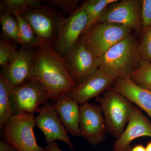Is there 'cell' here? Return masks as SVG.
<instances>
[{
	"label": "cell",
	"mask_w": 151,
	"mask_h": 151,
	"mask_svg": "<svg viewBox=\"0 0 151 151\" xmlns=\"http://www.w3.org/2000/svg\"><path fill=\"white\" fill-rule=\"evenodd\" d=\"M45 1L61 13L69 16L74 13L80 6L78 0H49Z\"/></svg>",
	"instance_id": "cell-24"
},
{
	"label": "cell",
	"mask_w": 151,
	"mask_h": 151,
	"mask_svg": "<svg viewBox=\"0 0 151 151\" xmlns=\"http://www.w3.org/2000/svg\"><path fill=\"white\" fill-rule=\"evenodd\" d=\"M139 47V43L132 34L98 58L99 68L116 79L129 78L143 60Z\"/></svg>",
	"instance_id": "cell-2"
},
{
	"label": "cell",
	"mask_w": 151,
	"mask_h": 151,
	"mask_svg": "<svg viewBox=\"0 0 151 151\" xmlns=\"http://www.w3.org/2000/svg\"><path fill=\"white\" fill-rule=\"evenodd\" d=\"M139 51L143 60L151 63V25L142 30Z\"/></svg>",
	"instance_id": "cell-25"
},
{
	"label": "cell",
	"mask_w": 151,
	"mask_h": 151,
	"mask_svg": "<svg viewBox=\"0 0 151 151\" xmlns=\"http://www.w3.org/2000/svg\"><path fill=\"white\" fill-rule=\"evenodd\" d=\"M130 151H147L145 147L142 145H136L132 147Z\"/></svg>",
	"instance_id": "cell-30"
},
{
	"label": "cell",
	"mask_w": 151,
	"mask_h": 151,
	"mask_svg": "<svg viewBox=\"0 0 151 151\" xmlns=\"http://www.w3.org/2000/svg\"><path fill=\"white\" fill-rule=\"evenodd\" d=\"M51 101L49 94L38 81H27L14 88L10 97L14 115L39 113L42 106Z\"/></svg>",
	"instance_id": "cell-7"
},
{
	"label": "cell",
	"mask_w": 151,
	"mask_h": 151,
	"mask_svg": "<svg viewBox=\"0 0 151 151\" xmlns=\"http://www.w3.org/2000/svg\"><path fill=\"white\" fill-rule=\"evenodd\" d=\"M35 48L21 47L1 71L15 87L27 81L33 67Z\"/></svg>",
	"instance_id": "cell-15"
},
{
	"label": "cell",
	"mask_w": 151,
	"mask_h": 151,
	"mask_svg": "<svg viewBox=\"0 0 151 151\" xmlns=\"http://www.w3.org/2000/svg\"><path fill=\"white\" fill-rule=\"evenodd\" d=\"M95 101L102 108L108 133L116 139L119 138L129 122L133 103L116 92L113 86Z\"/></svg>",
	"instance_id": "cell-3"
},
{
	"label": "cell",
	"mask_w": 151,
	"mask_h": 151,
	"mask_svg": "<svg viewBox=\"0 0 151 151\" xmlns=\"http://www.w3.org/2000/svg\"><path fill=\"white\" fill-rule=\"evenodd\" d=\"M87 14L83 6L65 18L60 27L54 49L57 53L64 57L68 51L79 40L87 24Z\"/></svg>",
	"instance_id": "cell-10"
},
{
	"label": "cell",
	"mask_w": 151,
	"mask_h": 151,
	"mask_svg": "<svg viewBox=\"0 0 151 151\" xmlns=\"http://www.w3.org/2000/svg\"><path fill=\"white\" fill-rule=\"evenodd\" d=\"M14 87L0 71V132L14 115L10 97Z\"/></svg>",
	"instance_id": "cell-18"
},
{
	"label": "cell",
	"mask_w": 151,
	"mask_h": 151,
	"mask_svg": "<svg viewBox=\"0 0 151 151\" xmlns=\"http://www.w3.org/2000/svg\"><path fill=\"white\" fill-rule=\"evenodd\" d=\"M35 50L33 67L27 81L40 83L55 102L76 84L69 73L65 57L57 53L53 46L40 45Z\"/></svg>",
	"instance_id": "cell-1"
},
{
	"label": "cell",
	"mask_w": 151,
	"mask_h": 151,
	"mask_svg": "<svg viewBox=\"0 0 151 151\" xmlns=\"http://www.w3.org/2000/svg\"><path fill=\"white\" fill-rule=\"evenodd\" d=\"M45 149V151H63L59 148L56 142L47 144Z\"/></svg>",
	"instance_id": "cell-29"
},
{
	"label": "cell",
	"mask_w": 151,
	"mask_h": 151,
	"mask_svg": "<svg viewBox=\"0 0 151 151\" xmlns=\"http://www.w3.org/2000/svg\"><path fill=\"white\" fill-rule=\"evenodd\" d=\"M134 31L125 26L102 22L93 25L80 37L81 41L97 58L113 45L133 34Z\"/></svg>",
	"instance_id": "cell-5"
},
{
	"label": "cell",
	"mask_w": 151,
	"mask_h": 151,
	"mask_svg": "<svg viewBox=\"0 0 151 151\" xmlns=\"http://www.w3.org/2000/svg\"><path fill=\"white\" fill-rule=\"evenodd\" d=\"M129 78L138 86L151 91V63L143 60Z\"/></svg>",
	"instance_id": "cell-23"
},
{
	"label": "cell",
	"mask_w": 151,
	"mask_h": 151,
	"mask_svg": "<svg viewBox=\"0 0 151 151\" xmlns=\"http://www.w3.org/2000/svg\"><path fill=\"white\" fill-rule=\"evenodd\" d=\"M54 107L68 133L74 137H81L79 104L65 94L55 101Z\"/></svg>",
	"instance_id": "cell-16"
},
{
	"label": "cell",
	"mask_w": 151,
	"mask_h": 151,
	"mask_svg": "<svg viewBox=\"0 0 151 151\" xmlns=\"http://www.w3.org/2000/svg\"><path fill=\"white\" fill-rule=\"evenodd\" d=\"M17 51L16 44L0 41V66L1 68L7 65Z\"/></svg>",
	"instance_id": "cell-26"
},
{
	"label": "cell",
	"mask_w": 151,
	"mask_h": 151,
	"mask_svg": "<svg viewBox=\"0 0 151 151\" xmlns=\"http://www.w3.org/2000/svg\"><path fill=\"white\" fill-rule=\"evenodd\" d=\"M146 150L147 151H151V141L149 142L146 145Z\"/></svg>",
	"instance_id": "cell-31"
},
{
	"label": "cell",
	"mask_w": 151,
	"mask_h": 151,
	"mask_svg": "<svg viewBox=\"0 0 151 151\" xmlns=\"http://www.w3.org/2000/svg\"><path fill=\"white\" fill-rule=\"evenodd\" d=\"M117 1L118 0H87L83 1L81 5L84 7L86 10L88 21L83 34L97 23L100 15L109 5Z\"/></svg>",
	"instance_id": "cell-21"
},
{
	"label": "cell",
	"mask_w": 151,
	"mask_h": 151,
	"mask_svg": "<svg viewBox=\"0 0 151 151\" xmlns=\"http://www.w3.org/2000/svg\"><path fill=\"white\" fill-rule=\"evenodd\" d=\"M35 32L40 45L54 46L58 31L65 17L57 9L44 5L20 12Z\"/></svg>",
	"instance_id": "cell-4"
},
{
	"label": "cell",
	"mask_w": 151,
	"mask_h": 151,
	"mask_svg": "<svg viewBox=\"0 0 151 151\" xmlns=\"http://www.w3.org/2000/svg\"><path fill=\"white\" fill-rule=\"evenodd\" d=\"M114 90L145 111L151 119V91L135 84L129 78H117Z\"/></svg>",
	"instance_id": "cell-17"
},
{
	"label": "cell",
	"mask_w": 151,
	"mask_h": 151,
	"mask_svg": "<svg viewBox=\"0 0 151 151\" xmlns=\"http://www.w3.org/2000/svg\"><path fill=\"white\" fill-rule=\"evenodd\" d=\"M18 24L20 45L21 47L35 48L40 45V42L29 23L19 12L14 14Z\"/></svg>",
	"instance_id": "cell-19"
},
{
	"label": "cell",
	"mask_w": 151,
	"mask_h": 151,
	"mask_svg": "<svg viewBox=\"0 0 151 151\" xmlns=\"http://www.w3.org/2000/svg\"><path fill=\"white\" fill-rule=\"evenodd\" d=\"M35 126L43 133L47 144L60 140L66 143L70 148L74 149L55 111L53 101H48L42 106L39 115L35 117Z\"/></svg>",
	"instance_id": "cell-12"
},
{
	"label": "cell",
	"mask_w": 151,
	"mask_h": 151,
	"mask_svg": "<svg viewBox=\"0 0 151 151\" xmlns=\"http://www.w3.org/2000/svg\"><path fill=\"white\" fill-rule=\"evenodd\" d=\"M141 3L143 30L151 25V0H141Z\"/></svg>",
	"instance_id": "cell-27"
},
{
	"label": "cell",
	"mask_w": 151,
	"mask_h": 151,
	"mask_svg": "<svg viewBox=\"0 0 151 151\" xmlns=\"http://www.w3.org/2000/svg\"><path fill=\"white\" fill-rule=\"evenodd\" d=\"M0 23L2 27L1 40L19 44L18 24L14 15L2 12L0 15Z\"/></svg>",
	"instance_id": "cell-20"
},
{
	"label": "cell",
	"mask_w": 151,
	"mask_h": 151,
	"mask_svg": "<svg viewBox=\"0 0 151 151\" xmlns=\"http://www.w3.org/2000/svg\"><path fill=\"white\" fill-rule=\"evenodd\" d=\"M34 114L13 115L1 132L3 140L18 151H45L38 145L34 132Z\"/></svg>",
	"instance_id": "cell-6"
},
{
	"label": "cell",
	"mask_w": 151,
	"mask_h": 151,
	"mask_svg": "<svg viewBox=\"0 0 151 151\" xmlns=\"http://www.w3.org/2000/svg\"><path fill=\"white\" fill-rule=\"evenodd\" d=\"M115 80V78L99 68L67 94L80 105L103 95L113 86Z\"/></svg>",
	"instance_id": "cell-13"
},
{
	"label": "cell",
	"mask_w": 151,
	"mask_h": 151,
	"mask_svg": "<svg viewBox=\"0 0 151 151\" xmlns=\"http://www.w3.org/2000/svg\"><path fill=\"white\" fill-rule=\"evenodd\" d=\"M102 22L122 24L139 34L143 30L141 0H118L110 4L103 11L96 23Z\"/></svg>",
	"instance_id": "cell-8"
},
{
	"label": "cell",
	"mask_w": 151,
	"mask_h": 151,
	"mask_svg": "<svg viewBox=\"0 0 151 151\" xmlns=\"http://www.w3.org/2000/svg\"><path fill=\"white\" fill-rule=\"evenodd\" d=\"M70 76L76 85L99 68L97 58L94 56L79 39L65 57Z\"/></svg>",
	"instance_id": "cell-11"
},
{
	"label": "cell",
	"mask_w": 151,
	"mask_h": 151,
	"mask_svg": "<svg viewBox=\"0 0 151 151\" xmlns=\"http://www.w3.org/2000/svg\"><path fill=\"white\" fill-rule=\"evenodd\" d=\"M80 127L81 137L90 145L103 142L108 133L101 106L87 102L80 104Z\"/></svg>",
	"instance_id": "cell-9"
},
{
	"label": "cell",
	"mask_w": 151,
	"mask_h": 151,
	"mask_svg": "<svg viewBox=\"0 0 151 151\" xmlns=\"http://www.w3.org/2000/svg\"><path fill=\"white\" fill-rule=\"evenodd\" d=\"M151 137V124L136 105L124 132L116 139L112 151H130L133 141L141 137Z\"/></svg>",
	"instance_id": "cell-14"
},
{
	"label": "cell",
	"mask_w": 151,
	"mask_h": 151,
	"mask_svg": "<svg viewBox=\"0 0 151 151\" xmlns=\"http://www.w3.org/2000/svg\"><path fill=\"white\" fill-rule=\"evenodd\" d=\"M39 0H1L0 11L13 14L15 12H19L29 8L38 7L43 6Z\"/></svg>",
	"instance_id": "cell-22"
},
{
	"label": "cell",
	"mask_w": 151,
	"mask_h": 151,
	"mask_svg": "<svg viewBox=\"0 0 151 151\" xmlns=\"http://www.w3.org/2000/svg\"><path fill=\"white\" fill-rule=\"evenodd\" d=\"M0 151H18L4 140L0 142Z\"/></svg>",
	"instance_id": "cell-28"
}]
</instances>
